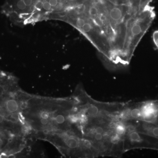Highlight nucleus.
Listing matches in <instances>:
<instances>
[{"label": "nucleus", "instance_id": "obj_1", "mask_svg": "<svg viewBox=\"0 0 158 158\" xmlns=\"http://www.w3.org/2000/svg\"><path fill=\"white\" fill-rule=\"evenodd\" d=\"M155 17L154 9L148 4L137 11L129 20L123 49L125 60L128 65L136 48Z\"/></svg>", "mask_w": 158, "mask_h": 158}, {"label": "nucleus", "instance_id": "obj_2", "mask_svg": "<svg viewBox=\"0 0 158 158\" xmlns=\"http://www.w3.org/2000/svg\"><path fill=\"white\" fill-rule=\"evenodd\" d=\"M127 131L124 138V151L147 149L158 151V138L137 131L131 121H127Z\"/></svg>", "mask_w": 158, "mask_h": 158}, {"label": "nucleus", "instance_id": "obj_3", "mask_svg": "<svg viewBox=\"0 0 158 158\" xmlns=\"http://www.w3.org/2000/svg\"><path fill=\"white\" fill-rule=\"evenodd\" d=\"M140 121L154 123L158 116V100L138 102Z\"/></svg>", "mask_w": 158, "mask_h": 158}, {"label": "nucleus", "instance_id": "obj_4", "mask_svg": "<svg viewBox=\"0 0 158 158\" xmlns=\"http://www.w3.org/2000/svg\"><path fill=\"white\" fill-rule=\"evenodd\" d=\"M132 122L136 129L141 133L158 138V125L153 123L130 120Z\"/></svg>", "mask_w": 158, "mask_h": 158}, {"label": "nucleus", "instance_id": "obj_5", "mask_svg": "<svg viewBox=\"0 0 158 158\" xmlns=\"http://www.w3.org/2000/svg\"><path fill=\"white\" fill-rule=\"evenodd\" d=\"M84 139L80 141L78 138L74 135H69L65 140L66 146L71 149H76L80 147V144L84 141Z\"/></svg>", "mask_w": 158, "mask_h": 158}, {"label": "nucleus", "instance_id": "obj_6", "mask_svg": "<svg viewBox=\"0 0 158 158\" xmlns=\"http://www.w3.org/2000/svg\"><path fill=\"white\" fill-rule=\"evenodd\" d=\"M113 2L117 4H124L129 5L141 9V0H110Z\"/></svg>", "mask_w": 158, "mask_h": 158}, {"label": "nucleus", "instance_id": "obj_7", "mask_svg": "<svg viewBox=\"0 0 158 158\" xmlns=\"http://www.w3.org/2000/svg\"><path fill=\"white\" fill-rule=\"evenodd\" d=\"M6 106L7 110L11 113L16 112L19 108L17 102L14 99H10L8 100L6 102Z\"/></svg>", "mask_w": 158, "mask_h": 158}, {"label": "nucleus", "instance_id": "obj_8", "mask_svg": "<svg viewBox=\"0 0 158 158\" xmlns=\"http://www.w3.org/2000/svg\"><path fill=\"white\" fill-rule=\"evenodd\" d=\"M85 21H86V19H85L82 17L77 18L76 20V25L77 27L81 29L85 24Z\"/></svg>", "mask_w": 158, "mask_h": 158}, {"label": "nucleus", "instance_id": "obj_9", "mask_svg": "<svg viewBox=\"0 0 158 158\" xmlns=\"http://www.w3.org/2000/svg\"><path fill=\"white\" fill-rule=\"evenodd\" d=\"M16 6L17 8L19 10H24L27 8L26 4H25L23 0H18L17 3H16Z\"/></svg>", "mask_w": 158, "mask_h": 158}, {"label": "nucleus", "instance_id": "obj_10", "mask_svg": "<svg viewBox=\"0 0 158 158\" xmlns=\"http://www.w3.org/2000/svg\"><path fill=\"white\" fill-rule=\"evenodd\" d=\"M152 39L154 44L158 49V30L155 31L153 33Z\"/></svg>", "mask_w": 158, "mask_h": 158}, {"label": "nucleus", "instance_id": "obj_11", "mask_svg": "<svg viewBox=\"0 0 158 158\" xmlns=\"http://www.w3.org/2000/svg\"><path fill=\"white\" fill-rule=\"evenodd\" d=\"M43 8L46 11H49L52 9V6L49 4L47 0H45L44 1H43Z\"/></svg>", "mask_w": 158, "mask_h": 158}, {"label": "nucleus", "instance_id": "obj_12", "mask_svg": "<svg viewBox=\"0 0 158 158\" xmlns=\"http://www.w3.org/2000/svg\"><path fill=\"white\" fill-rule=\"evenodd\" d=\"M56 121L58 124H62L65 121V117L63 115H58L56 117Z\"/></svg>", "mask_w": 158, "mask_h": 158}, {"label": "nucleus", "instance_id": "obj_13", "mask_svg": "<svg viewBox=\"0 0 158 158\" xmlns=\"http://www.w3.org/2000/svg\"><path fill=\"white\" fill-rule=\"evenodd\" d=\"M34 7L35 9L37 10H40L43 8V2L42 0H38V1L35 3L34 5Z\"/></svg>", "mask_w": 158, "mask_h": 158}, {"label": "nucleus", "instance_id": "obj_14", "mask_svg": "<svg viewBox=\"0 0 158 158\" xmlns=\"http://www.w3.org/2000/svg\"><path fill=\"white\" fill-rule=\"evenodd\" d=\"M52 7H55L59 4V0H47Z\"/></svg>", "mask_w": 158, "mask_h": 158}, {"label": "nucleus", "instance_id": "obj_15", "mask_svg": "<svg viewBox=\"0 0 158 158\" xmlns=\"http://www.w3.org/2000/svg\"><path fill=\"white\" fill-rule=\"evenodd\" d=\"M40 116L42 118H48L49 117V114L47 112H43L40 114Z\"/></svg>", "mask_w": 158, "mask_h": 158}, {"label": "nucleus", "instance_id": "obj_16", "mask_svg": "<svg viewBox=\"0 0 158 158\" xmlns=\"http://www.w3.org/2000/svg\"><path fill=\"white\" fill-rule=\"evenodd\" d=\"M40 122L42 123V124L45 125H47L48 123V118H42L40 119Z\"/></svg>", "mask_w": 158, "mask_h": 158}, {"label": "nucleus", "instance_id": "obj_17", "mask_svg": "<svg viewBox=\"0 0 158 158\" xmlns=\"http://www.w3.org/2000/svg\"><path fill=\"white\" fill-rule=\"evenodd\" d=\"M4 117L2 115L0 114V123H2L4 120Z\"/></svg>", "mask_w": 158, "mask_h": 158}, {"label": "nucleus", "instance_id": "obj_18", "mask_svg": "<svg viewBox=\"0 0 158 158\" xmlns=\"http://www.w3.org/2000/svg\"><path fill=\"white\" fill-rule=\"evenodd\" d=\"M59 15L61 16H64L65 15V12H61L59 13Z\"/></svg>", "mask_w": 158, "mask_h": 158}, {"label": "nucleus", "instance_id": "obj_19", "mask_svg": "<svg viewBox=\"0 0 158 158\" xmlns=\"http://www.w3.org/2000/svg\"><path fill=\"white\" fill-rule=\"evenodd\" d=\"M153 123H156V124L158 125V117H157L156 119L155 122Z\"/></svg>", "mask_w": 158, "mask_h": 158}, {"label": "nucleus", "instance_id": "obj_20", "mask_svg": "<svg viewBox=\"0 0 158 158\" xmlns=\"http://www.w3.org/2000/svg\"><path fill=\"white\" fill-rule=\"evenodd\" d=\"M44 132V133H46V134H47V133H48V131L47 130H44V131H43Z\"/></svg>", "mask_w": 158, "mask_h": 158}, {"label": "nucleus", "instance_id": "obj_21", "mask_svg": "<svg viewBox=\"0 0 158 158\" xmlns=\"http://www.w3.org/2000/svg\"><path fill=\"white\" fill-rule=\"evenodd\" d=\"M11 141H12V139H9V142H11Z\"/></svg>", "mask_w": 158, "mask_h": 158}, {"label": "nucleus", "instance_id": "obj_22", "mask_svg": "<svg viewBox=\"0 0 158 158\" xmlns=\"http://www.w3.org/2000/svg\"><path fill=\"white\" fill-rule=\"evenodd\" d=\"M0 146H1V142H0Z\"/></svg>", "mask_w": 158, "mask_h": 158}, {"label": "nucleus", "instance_id": "obj_23", "mask_svg": "<svg viewBox=\"0 0 158 158\" xmlns=\"http://www.w3.org/2000/svg\"><path fill=\"white\" fill-rule=\"evenodd\" d=\"M0 153H1V151H0Z\"/></svg>", "mask_w": 158, "mask_h": 158}]
</instances>
